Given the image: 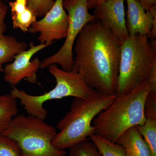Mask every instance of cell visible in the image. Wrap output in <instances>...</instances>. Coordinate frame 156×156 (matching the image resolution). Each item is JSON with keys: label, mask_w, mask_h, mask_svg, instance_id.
<instances>
[{"label": "cell", "mask_w": 156, "mask_h": 156, "mask_svg": "<svg viewBox=\"0 0 156 156\" xmlns=\"http://www.w3.org/2000/svg\"><path fill=\"white\" fill-rule=\"evenodd\" d=\"M122 43L112 31L95 19L87 23L74 45L72 70L94 90L116 94Z\"/></svg>", "instance_id": "obj_1"}, {"label": "cell", "mask_w": 156, "mask_h": 156, "mask_svg": "<svg viewBox=\"0 0 156 156\" xmlns=\"http://www.w3.org/2000/svg\"><path fill=\"white\" fill-rule=\"evenodd\" d=\"M150 90L147 81L137 84L127 94L117 95L114 101L93 120L95 134L116 143L128 129L143 125L144 102Z\"/></svg>", "instance_id": "obj_2"}, {"label": "cell", "mask_w": 156, "mask_h": 156, "mask_svg": "<svg viewBox=\"0 0 156 156\" xmlns=\"http://www.w3.org/2000/svg\"><path fill=\"white\" fill-rule=\"evenodd\" d=\"M117 95L94 90L86 98H74L69 111L57 124L59 131L53 140V146L62 150L69 149L96 134L93 120L114 101Z\"/></svg>", "instance_id": "obj_3"}, {"label": "cell", "mask_w": 156, "mask_h": 156, "mask_svg": "<svg viewBox=\"0 0 156 156\" xmlns=\"http://www.w3.org/2000/svg\"><path fill=\"white\" fill-rule=\"evenodd\" d=\"M155 62L156 39L151 41L141 34L129 35L122 43L115 94H127L137 84L147 81Z\"/></svg>", "instance_id": "obj_4"}, {"label": "cell", "mask_w": 156, "mask_h": 156, "mask_svg": "<svg viewBox=\"0 0 156 156\" xmlns=\"http://www.w3.org/2000/svg\"><path fill=\"white\" fill-rule=\"evenodd\" d=\"M56 128L33 116L17 115L2 133L15 141L21 156H65L66 152L56 148L53 140Z\"/></svg>", "instance_id": "obj_5"}, {"label": "cell", "mask_w": 156, "mask_h": 156, "mask_svg": "<svg viewBox=\"0 0 156 156\" xmlns=\"http://www.w3.org/2000/svg\"><path fill=\"white\" fill-rule=\"evenodd\" d=\"M48 68L56 83L55 87L49 92L41 95H31L12 86L10 92L13 97L19 99L28 115L44 120L48 115L47 110L43 106L46 101L67 97L86 98L94 90L79 73L60 69L56 64H51Z\"/></svg>", "instance_id": "obj_6"}, {"label": "cell", "mask_w": 156, "mask_h": 156, "mask_svg": "<svg viewBox=\"0 0 156 156\" xmlns=\"http://www.w3.org/2000/svg\"><path fill=\"white\" fill-rule=\"evenodd\" d=\"M87 2L88 0H63V7L69 17L65 41L58 52L41 62L40 68L44 69L51 64H58L64 70H72L73 49L76 39L84 26L95 19L89 12Z\"/></svg>", "instance_id": "obj_7"}, {"label": "cell", "mask_w": 156, "mask_h": 156, "mask_svg": "<svg viewBox=\"0 0 156 156\" xmlns=\"http://www.w3.org/2000/svg\"><path fill=\"white\" fill-rule=\"evenodd\" d=\"M63 2V0H55L50 11L29 28L30 33H40L38 40L41 44L50 45L54 41L66 37L69 17L65 10Z\"/></svg>", "instance_id": "obj_8"}, {"label": "cell", "mask_w": 156, "mask_h": 156, "mask_svg": "<svg viewBox=\"0 0 156 156\" xmlns=\"http://www.w3.org/2000/svg\"><path fill=\"white\" fill-rule=\"evenodd\" d=\"M49 44H41L35 45L33 42L30 44L29 49L17 54L13 62L7 64L4 69V80L12 86L19 84L23 79H26L31 83H35L37 80V71L41 62L38 57L30 61L35 54L47 48Z\"/></svg>", "instance_id": "obj_9"}, {"label": "cell", "mask_w": 156, "mask_h": 156, "mask_svg": "<svg viewBox=\"0 0 156 156\" xmlns=\"http://www.w3.org/2000/svg\"><path fill=\"white\" fill-rule=\"evenodd\" d=\"M125 1L110 0L101 3L94 9L93 14L109 29L122 43L129 35L125 18Z\"/></svg>", "instance_id": "obj_10"}, {"label": "cell", "mask_w": 156, "mask_h": 156, "mask_svg": "<svg viewBox=\"0 0 156 156\" xmlns=\"http://www.w3.org/2000/svg\"><path fill=\"white\" fill-rule=\"evenodd\" d=\"M126 2L128 9L126 23L128 34L146 35L149 38L154 17L156 16V5L146 11L137 0Z\"/></svg>", "instance_id": "obj_11"}, {"label": "cell", "mask_w": 156, "mask_h": 156, "mask_svg": "<svg viewBox=\"0 0 156 156\" xmlns=\"http://www.w3.org/2000/svg\"><path fill=\"white\" fill-rule=\"evenodd\" d=\"M116 143L124 147L127 156H151L149 150L136 127L125 131Z\"/></svg>", "instance_id": "obj_12"}, {"label": "cell", "mask_w": 156, "mask_h": 156, "mask_svg": "<svg viewBox=\"0 0 156 156\" xmlns=\"http://www.w3.org/2000/svg\"><path fill=\"white\" fill-rule=\"evenodd\" d=\"M11 8L13 27L20 29L23 32L37 21V17L27 6V0H15L9 2Z\"/></svg>", "instance_id": "obj_13"}, {"label": "cell", "mask_w": 156, "mask_h": 156, "mask_svg": "<svg viewBox=\"0 0 156 156\" xmlns=\"http://www.w3.org/2000/svg\"><path fill=\"white\" fill-rule=\"evenodd\" d=\"M27 47L26 43L19 41L15 37H0V72H4L3 64L13 61L16 55L26 50Z\"/></svg>", "instance_id": "obj_14"}, {"label": "cell", "mask_w": 156, "mask_h": 156, "mask_svg": "<svg viewBox=\"0 0 156 156\" xmlns=\"http://www.w3.org/2000/svg\"><path fill=\"white\" fill-rule=\"evenodd\" d=\"M17 98L11 93L0 94V134H2L14 117L18 115Z\"/></svg>", "instance_id": "obj_15"}, {"label": "cell", "mask_w": 156, "mask_h": 156, "mask_svg": "<svg viewBox=\"0 0 156 156\" xmlns=\"http://www.w3.org/2000/svg\"><path fill=\"white\" fill-rule=\"evenodd\" d=\"M89 138L95 144L101 156H127L125 148L120 144L113 143L95 134Z\"/></svg>", "instance_id": "obj_16"}, {"label": "cell", "mask_w": 156, "mask_h": 156, "mask_svg": "<svg viewBox=\"0 0 156 156\" xmlns=\"http://www.w3.org/2000/svg\"><path fill=\"white\" fill-rule=\"evenodd\" d=\"M136 127L146 144L151 156H156V119H146L143 125Z\"/></svg>", "instance_id": "obj_17"}, {"label": "cell", "mask_w": 156, "mask_h": 156, "mask_svg": "<svg viewBox=\"0 0 156 156\" xmlns=\"http://www.w3.org/2000/svg\"><path fill=\"white\" fill-rule=\"evenodd\" d=\"M69 149V156H101L95 144L89 138L79 143Z\"/></svg>", "instance_id": "obj_18"}, {"label": "cell", "mask_w": 156, "mask_h": 156, "mask_svg": "<svg viewBox=\"0 0 156 156\" xmlns=\"http://www.w3.org/2000/svg\"><path fill=\"white\" fill-rule=\"evenodd\" d=\"M0 156H21L17 143L0 134Z\"/></svg>", "instance_id": "obj_19"}, {"label": "cell", "mask_w": 156, "mask_h": 156, "mask_svg": "<svg viewBox=\"0 0 156 156\" xmlns=\"http://www.w3.org/2000/svg\"><path fill=\"white\" fill-rule=\"evenodd\" d=\"M55 0H27V6L37 17H43L52 9Z\"/></svg>", "instance_id": "obj_20"}, {"label": "cell", "mask_w": 156, "mask_h": 156, "mask_svg": "<svg viewBox=\"0 0 156 156\" xmlns=\"http://www.w3.org/2000/svg\"><path fill=\"white\" fill-rule=\"evenodd\" d=\"M144 112L146 119H156V93L150 92L144 102Z\"/></svg>", "instance_id": "obj_21"}, {"label": "cell", "mask_w": 156, "mask_h": 156, "mask_svg": "<svg viewBox=\"0 0 156 156\" xmlns=\"http://www.w3.org/2000/svg\"><path fill=\"white\" fill-rule=\"evenodd\" d=\"M8 6L0 0V37L4 35L7 26L5 19L8 11Z\"/></svg>", "instance_id": "obj_22"}, {"label": "cell", "mask_w": 156, "mask_h": 156, "mask_svg": "<svg viewBox=\"0 0 156 156\" xmlns=\"http://www.w3.org/2000/svg\"><path fill=\"white\" fill-rule=\"evenodd\" d=\"M147 81L150 86V92L156 93V62L151 69Z\"/></svg>", "instance_id": "obj_23"}, {"label": "cell", "mask_w": 156, "mask_h": 156, "mask_svg": "<svg viewBox=\"0 0 156 156\" xmlns=\"http://www.w3.org/2000/svg\"><path fill=\"white\" fill-rule=\"evenodd\" d=\"M146 11H149L150 9L156 5V0H137Z\"/></svg>", "instance_id": "obj_24"}, {"label": "cell", "mask_w": 156, "mask_h": 156, "mask_svg": "<svg viewBox=\"0 0 156 156\" xmlns=\"http://www.w3.org/2000/svg\"><path fill=\"white\" fill-rule=\"evenodd\" d=\"M108 1H110V0H88L87 5H88V9L89 10L94 9L101 3Z\"/></svg>", "instance_id": "obj_25"}, {"label": "cell", "mask_w": 156, "mask_h": 156, "mask_svg": "<svg viewBox=\"0 0 156 156\" xmlns=\"http://www.w3.org/2000/svg\"><path fill=\"white\" fill-rule=\"evenodd\" d=\"M1 1H2V0H1ZM5 1H8V0H5Z\"/></svg>", "instance_id": "obj_26"}]
</instances>
